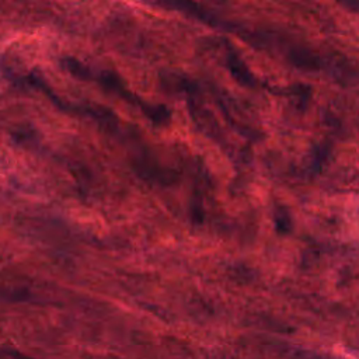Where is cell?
<instances>
[{
    "label": "cell",
    "instance_id": "1",
    "mask_svg": "<svg viewBox=\"0 0 359 359\" xmlns=\"http://www.w3.org/2000/svg\"><path fill=\"white\" fill-rule=\"evenodd\" d=\"M338 1H341L344 6L352 10H359V0H338Z\"/></svg>",
    "mask_w": 359,
    "mask_h": 359
}]
</instances>
